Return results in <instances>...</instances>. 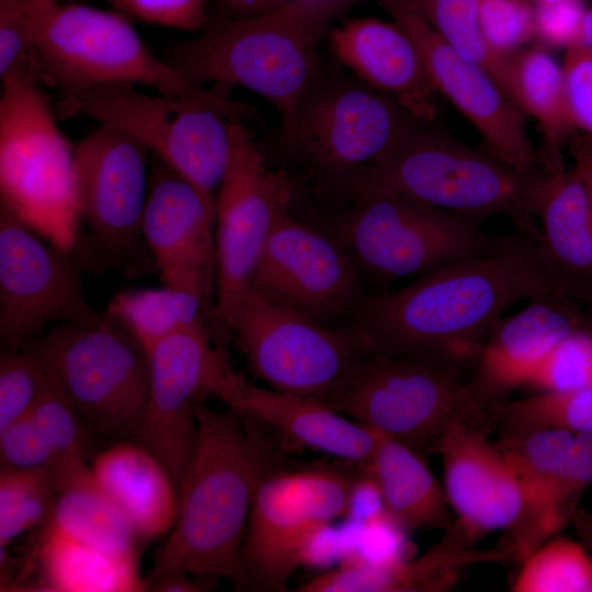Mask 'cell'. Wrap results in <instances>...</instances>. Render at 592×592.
Wrapping results in <instances>:
<instances>
[{
    "instance_id": "cell-40",
    "label": "cell",
    "mask_w": 592,
    "mask_h": 592,
    "mask_svg": "<svg viewBox=\"0 0 592 592\" xmlns=\"http://www.w3.org/2000/svg\"><path fill=\"white\" fill-rule=\"evenodd\" d=\"M592 385V331L565 335L548 352L525 386L537 394L568 392Z\"/></svg>"
},
{
    "instance_id": "cell-38",
    "label": "cell",
    "mask_w": 592,
    "mask_h": 592,
    "mask_svg": "<svg viewBox=\"0 0 592 592\" xmlns=\"http://www.w3.org/2000/svg\"><path fill=\"white\" fill-rule=\"evenodd\" d=\"M30 414L53 452L60 486L71 475L88 467L86 429L90 428L50 374L47 386Z\"/></svg>"
},
{
    "instance_id": "cell-5",
    "label": "cell",
    "mask_w": 592,
    "mask_h": 592,
    "mask_svg": "<svg viewBox=\"0 0 592 592\" xmlns=\"http://www.w3.org/2000/svg\"><path fill=\"white\" fill-rule=\"evenodd\" d=\"M34 62L1 79V205L69 249L79 218L75 151L39 87Z\"/></svg>"
},
{
    "instance_id": "cell-12",
    "label": "cell",
    "mask_w": 592,
    "mask_h": 592,
    "mask_svg": "<svg viewBox=\"0 0 592 592\" xmlns=\"http://www.w3.org/2000/svg\"><path fill=\"white\" fill-rule=\"evenodd\" d=\"M323 405L419 454L428 452L452 422L487 431L491 421L459 372L379 354H367L343 388Z\"/></svg>"
},
{
    "instance_id": "cell-47",
    "label": "cell",
    "mask_w": 592,
    "mask_h": 592,
    "mask_svg": "<svg viewBox=\"0 0 592 592\" xmlns=\"http://www.w3.org/2000/svg\"><path fill=\"white\" fill-rule=\"evenodd\" d=\"M585 9L581 1L533 4L534 39L545 48L576 46Z\"/></svg>"
},
{
    "instance_id": "cell-20",
    "label": "cell",
    "mask_w": 592,
    "mask_h": 592,
    "mask_svg": "<svg viewBox=\"0 0 592 592\" xmlns=\"http://www.w3.org/2000/svg\"><path fill=\"white\" fill-rule=\"evenodd\" d=\"M215 225L216 197L151 155L145 243L162 283L196 294L210 314L216 296Z\"/></svg>"
},
{
    "instance_id": "cell-32",
    "label": "cell",
    "mask_w": 592,
    "mask_h": 592,
    "mask_svg": "<svg viewBox=\"0 0 592 592\" xmlns=\"http://www.w3.org/2000/svg\"><path fill=\"white\" fill-rule=\"evenodd\" d=\"M45 524L105 551L137 557L140 539L96 485L89 466L61 483Z\"/></svg>"
},
{
    "instance_id": "cell-52",
    "label": "cell",
    "mask_w": 592,
    "mask_h": 592,
    "mask_svg": "<svg viewBox=\"0 0 592 592\" xmlns=\"http://www.w3.org/2000/svg\"><path fill=\"white\" fill-rule=\"evenodd\" d=\"M576 46L592 53V8L584 11Z\"/></svg>"
},
{
    "instance_id": "cell-51",
    "label": "cell",
    "mask_w": 592,
    "mask_h": 592,
    "mask_svg": "<svg viewBox=\"0 0 592 592\" xmlns=\"http://www.w3.org/2000/svg\"><path fill=\"white\" fill-rule=\"evenodd\" d=\"M569 524L572 525L580 542L592 555V513L579 505L571 513Z\"/></svg>"
},
{
    "instance_id": "cell-29",
    "label": "cell",
    "mask_w": 592,
    "mask_h": 592,
    "mask_svg": "<svg viewBox=\"0 0 592 592\" xmlns=\"http://www.w3.org/2000/svg\"><path fill=\"white\" fill-rule=\"evenodd\" d=\"M37 546L38 590L53 592H139L148 590L138 559L79 542L48 524Z\"/></svg>"
},
{
    "instance_id": "cell-34",
    "label": "cell",
    "mask_w": 592,
    "mask_h": 592,
    "mask_svg": "<svg viewBox=\"0 0 592 592\" xmlns=\"http://www.w3.org/2000/svg\"><path fill=\"white\" fill-rule=\"evenodd\" d=\"M60 488L54 468L0 470V547L44 525Z\"/></svg>"
},
{
    "instance_id": "cell-49",
    "label": "cell",
    "mask_w": 592,
    "mask_h": 592,
    "mask_svg": "<svg viewBox=\"0 0 592 592\" xmlns=\"http://www.w3.org/2000/svg\"><path fill=\"white\" fill-rule=\"evenodd\" d=\"M571 155L574 161L572 169L592 203V138H576L572 141Z\"/></svg>"
},
{
    "instance_id": "cell-26",
    "label": "cell",
    "mask_w": 592,
    "mask_h": 592,
    "mask_svg": "<svg viewBox=\"0 0 592 592\" xmlns=\"http://www.w3.org/2000/svg\"><path fill=\"white\" fill-rule=\"evenodd\" d=\"M90 470L140 542L170 532L178 513V487L152 453L134 441H117L93 458Z\"/></svg>"
},
{
    "instance_id": "cell-15",
    "label": "cell",
    "mask_w": 592,
    "mask_h": 592,
    "mask_svg": "<svg viewBox=\"0 0 592 592\" xmlns=\"http://www.w3.org/2000/svg\"><path fill=\"white\" fill-rule=\"evenodd\" d=\"M289 203L287 173L272 170L241 117H230L228 161L216 194V296L210 317L218 333H230L273 221Z\"/></svg>"
},
{
    "instance_id": "cell-30",
    "label": "cell",
    "mask_w": 592,
    "mask_h": 592,
    "mask_svg": "<svg viewBox=\"0 0 592 592\" xmlns=\"http://www.w3.org/2000/svg\"><path fill=\"white\" fill-rule=\"evenodd\" d=\"M509 96L539 124L542 170L547 174L565 170L562 148L574 128L566 105L562 66L547 48L524 47L511 56Z\"/></svg>"
},
{
    "instance_id": "cell-7",
    "label": "cell",
    "mask_w": 592,
    "mask_h": 592,
    "mask_svg": "<svg viewBox=\"0 0 592 592\" xmlns=\"http://www.w3.org/2000/svg\"><path fill=\"white\" fill-rule=\"evenodd\" d=\"M32 22L38 78L62 95L112 84H144L169 95L207 91L156 56L115 10L33 0Z\"/></svg>"
},
{
    "instance_id": "cell-11",
    "label": "cell",
    "mask_w": 592,
    "mask_h": 592,
    "mask_svg": "<svg viewBox=\"0 0 592 592\" xmlns=\"http://www.w3.org/2000/svg\"><path fill=\"white\" fill-rule=\"evenodd\" d=\"M230 334L272 389L326 403L368 354L356 332L326 325L249 284Z\"/></svg>"
},
{
    "instance_id": "cell-19",
    "label": "cell",
    "mask_w": 592,
    "mask_h": 592,
    "mask_svg": "<svg viewBox=\"0 0 592 592\" xmlns=\"http://www.w3.org/2000/svg\"><path fill=\"white\" fill-rule=\"evenodd\" d=\"M412 39L436 92L447 98L482 135L489 151L514 167L539 169L524 113L491 75L451 46L412 0H378Z\"/></svg>"
},
{
    "instance_id": "cell-42",
    "label": "cell",
    "mask_w": 592,
    "mask_h": 592,
    "mask_svg": "<svg viewBox=\"0 0 592 592\" xmlns=\"http://www.w3.org/2000/svg\"><path fill=\"white\" fill-rule=\"evenodd\" d=\"M592 485V434H574L567 458L557 477L550 502L554 535L565 528L571 513Z\"/></svg>"
},
{
    "instance_id": "cell-24",
    "label": "cell",
    "mask_w": 592,
    "mask_h": 592,
    "mask_svg": "<svg viewBox=\"0 0 592 592\" xmlns=\"http://www.w3.org/2000/svg\"><path fill=\"white\" fill-rule=\"evenodd\" d=\"M326 38L331 54L354 77L392 96L419 119L434 121L436 91L418 48L398 24L353 18L332 26Z\"/></svg>"
},
{
    "instance_id": "cell-25",
    "label": "cell",
    "mask_w": 592,
    "mask_h": 592,
    "mask_svg": "<svg viewBox=\"0 0 592 592\" xmlns=\"http://www.w3.org/2000/svg\"><path fill=\"white\" fill-rule=\"evenodd\" d=\"M218 398L241 417L271 428L306 448L366 464L376 446L375 431L310 398L250 384L235 371Z\"/></svg>"
},
{
    "instance_id": "cell-17",
    "label": "cell",
    "mask_w": 592,
    "mask_h": 592,
    "mask_svg": "<svg viewBox=\"0 0 592 592\" xmlns=\"http://www.w3.org/2000/svg\"><path fill=\"white\" fill-rule=\"evenodd\" d=\"M277 213L250 285L326 325L346 321L366 298L362 271L331 234Z\"/></svg>"
},
{
    "instance_id": "cell-18",
    "label": "cell",
    "mask_w": 592,
    "mask_h": 592,
    "mask_svg": "<svg viewBox=\"0 0 592 592\" xmlns=\"http://www.w3.org/2000/svg\"><path fill=\"white\" fill-rule=\"evenodd\" d=\"M209 334L206 325L183 329L149 351L148 402L132 441L164 465L178 488L196 442L195 406L203 395L217 396L232 371Z\"/></svg>"
},
{
    "instance_id": "cell-6",
    "label": "cell",
    "mask_w": 592,
    "mask_h": 592,
    "mask_svg": "<svg viewBox=\"0 0 592 592\" xmlns=\"http://www.w3.org/2000/svg\"><path fill=\"white\" fill-rule=\"evenodd\" d=\"M227 87L198 95L148 94L132 84L103 86L64 95L60 116H84L118 127L172 169L215 196L229 155V121L249 110L229 100Z\"/></svg>"
},
{
    "instance_id": "cell-14",
    "label": "cell",
    "mask_w": 592,
    "mask_h": 592,
    "mask_svg": "<svg viewBox=\"0 0 592 592\" xmlns=\"http://www.w3.org/2000/svg\"><path fill=\"white\" fill-rule=\"evenodd\" d=\"M150 159L145 144L106 124H99L76 147L78 212L89 229L80 252L86 265L137 276L155 264L143 237Z\"/></svg>"
},
{
    "instance_id": "cell-45",
    "label": "cell",
    "mask_w": 592,
    "mask_h": 592,
    "mask_svg": "<svg viewBox=\"0 0 592 592\" xmlns=\"http://www.w3.org/2000/svg\"><path fill=\"white\" fill-rule=\"evenodd\" d=\"M1 468H54L55 457L31 414L0 430Z\"/></svg>"
},
{
    "instance_id": "cell-10",
    "label": "cell",
    "mask_w": 592,
    "mask_h": 592,
    "mask_svg": "<svg viewBox=\"0 0 592 592\" xmlns=\"http://www.w3.org/2000/svg\"><path fill=\"white\" fill-rule=\"evenodd\" d=\"M327 229L363 273L382 281L422 275L445 264L498 252L516 236L482 232L468 219L402 196L356 197Z\"/></svg>"
},
{
    "instance_id": "cell-36",
    "label": "cell",
    "mask_w": 592,
    "mask_h": 592,
    "mask_svg": "<svg viewBox=\"0 0 592 592\" xmlns=\"http://www.w3.org/2000/svg\"><path fill=\"white\" fill-rule=\"evenodd\" d=\"M521 562L514 592H592V555L581 542L551 537Z\"/></svg>"
},
{
    "instance_id": "cell-22",
    "label": "cell",
    "mask_w": 592,
    "mask_h": 592,
    "mask_svg": "<svg viewBox=\"0 0 592 592\" xmlns=\"http://www.w3.org/2000/svg\"><path fill=\"white\" fill-rule=\"evenodd\" d=\"M483 429L452 422L428 452L441 456L444 491L456 522L476 543L489 532L511 531L523 510L517 479Z\"/></svg>"
},
{
    "instance_id": "cell-23",
    "label": "cell",
    "mask_w": 592,
    "mask_h": 592,
    "mask_svg": "<svg viewBox=\"0 0 592 592\" xmlns=\"http://www.w3.org/2000/svg\"><path fill=\"white\" fill-rule=\"evenodd\" d=\"M455 521L442 539L418 558H369L353 555L341 565L311 578L300 592H444L451 590L471 565L516 560L509 538L486 549L475 547Z\"/></svg>"
},
{
    "instance_id": "cell-43",
    "label": "cell",
    "mask_w": 592,
    "mask_h": 592,
    "mask_svg": "<svg viewBox=\"0 0 592 592\" xmlns=\"http://www.w3.org/2000/svg\"><path fill=\"white\" fill-rule=\"evenodd\" d=\"M33 0H0V78L34 60Z\"/></svg>"
},
{
    "instance_id": "cell-35",
    "label": "cell",
    "mask_w": 592,
    "mask_h": 592,
    "mask_svg": "<svg viewBox=\"0 0 592 592\" xmlns=\"http://www.w3.org/2000/svg\"><path fill=\"white\" fill-rule=\"evenodd\" d=\"M412 1L451 46L487 70L509 95L511 56L497 55L486 43L479 23V0Z\"/></svg>"
},
{
    "instance_id": "cell-54",
    "label": "cell",
    "mask_w": 592,
    "mask_h": 592,
    "mask_svg": "<svg viewBox=\"0 0 592 592\" xmlns=\"http://www.w3.org/2000/svg\"><path fill=\"white\" fill-rule=\"evenodd\" d=\"M590 308H591V312H592V306Z\"/></svg>"
},
{
    "instance_id": "cell-41",
    "label": "cell",
    "mask_w": 592,
    "mask_h": 592,
    "mask_svg": "<svg viewBox=\"0 0 592 592\" xmlns=\"http://www.w3.org/2000/svg\"><path fill=\"white\" fill-rule=\"evenodd\" d=\"M479 23L488 46L502 57L534 38L533 4L527 0H479Z\"/></svg>"
},
{
    "instance_id": "cell-9",
    "label": "cell",
    "mask_w": 592,
    "mask_h": 592,
    "mask_svg": "<svg viewBox=\"0 0 592 592\" xmlns=\"http://www.w3.org/2000/svg\"><path fill=\"white\" fill-rule=\"evenodd\" d=\"M32 342L90 430L116 441L135 437L148 402L150 358L126 327L103 311L88 325L57 323Z\"/></svg>"
},
{
    "instance_id": "cell-16",
    "label": "cell",
    "mask_w": 592,
    "mask_h": 592,
    "mask_svg": "<svg viewBox=\"0 0 592 592\" xmlns=\"http://www.w3.org/2000/svg\"><path fill=\"white\" fill-rule=\"evenodd\" d=\"M84 260L41 241L22 219L0 206V341L15 351L48 323L88 325L101 316L87 300Z\"/></svg>"
},
{
    "instance_id": "cell-50",
    "label": "cell",
    "mask_w": 592,
    "mask_h": 592,
    "mask_svg": "<svg viewBox=\"0 0 592 592\" xmlns=\"http://www.w3.org/2000/svg\"><path fill=\"white\" fill-rule=\"evenodd\" d=\"M192 576L186 573H172L159 578L149 584L148 590L158 592H197L202 587L196 583Z\"/></svg>"
},
{
    "instance_id": "cell-53",
    "label": "cell",
    "mask_w": 592,
    "mask_h": 592,
    "mask_svg": "<svg viewBox=\"0 0 592 592\" xmlns=\"http://www.w3.org/2000/svg\"><path fill=\"white\" fill-rule=\"evenodd\" d=\"M532 4H538V3H547V2H559V1H581L584 2V0H527Z\"/></svg>"
},
{
    "instance_id": "cell-1",
    "label": "cell",
    "mask_w": 592,
    "mask_h": 592,
    "mask_svg": "<svg viewBox=\"0 0 592 592\" xmlns=\"http://www.w3.org/2000/svg\"><path fill=\"white\" fill-rule=\"evenodd\" d=\"M563 293L592 306V285L565 273L542 240L517 234L506 248L445 264L407 286L367 297L344 326L368 354L460 372L475 365L504 311L522 299Z\"/></svg>"
},
{
    "instance_id": "cell-4",
    "label": "cell",
    "mask_w": 592,
    "mask_h": 592,
    "mask_svg": "<svg viewBox=\"0 0 592 592\" xmlns=\"http://www.w3.org/2000/svg\"><path fill=\"white\" fill-rule=\"evenodd\" d=\"M431 124L331 193L348 202L376 193L402 195L475 225L504 216L517 234L542 240L536 205L547 173L519 169L488 149L460 144Z\"/></svg>"
},
{
    "instance_id": "cell-28",
    "label": "cell",
    "mask_w": 592,
    "mask_h": 592,
    "mask_svg": "<svg viewBox=\"0 0 592 592\" xmlns=\"http://www.w3.org/2000/svg\"><path fill=\"white\" fill-rule=\"evenodd\" d=\"M374 431L375 449L369 460L360 468L375 486L386 517L406 531L447 527L448 501L445 491L419 453Z\"/></svg>"
},
{
    "instance_id": "cell-2",
    "label": "cell",
    "mask_w": 592,
    "mask_h": 592,
    "mask_svg": "<svg viewBox=\"0 0 592 592\" xmlns=\"http://www.w3.org/2000/svg\"><path fill=\"white\" fill-rule=\"evenodd\" d=\"M196 442L178 488V513L146 579L172 573L238 583L240 557L259 478L262 445L248 421L228 408L195 406Z\"/></svg>"
},
{
    "instance_id": "cell-39",
    "label": "cell",
    "mask_w": 592,
    "mask_h": 592,
    "mask_svg": "<svg viewBox=\"0 0 592 592\" xmlns=\"http://www.w3.org/2000/svg\"><path fill=\"white\" fill-rule=\"evenodd\" d=\"M49 380L46 363L31 341L0 358V430L29 415Z\"/></svg>"
},
{
    "instance_id": "cell-31",
    "label": "cell",
    "mask_w": 592,
    "mask_h": 592,
    "mask_svg": "<svg viewBox=\"0 0 592 592\" xmlns=\"http://www.w3.org/2000/svg\"><path fill=\"white\" fill-rule=\"evenodd\" d=\"M536 218L542 242L555 263L592 285V203L573 169L546 174Z\"/></svg>"
},
{
    "instance_id": "cell-8",
    "label": "cell",
    "mask_w": 592,
    "mask_h": 592,
    "mask_svg": "<svg viewBox=\"0 0 592 592\" xmlns=\"http://www.w3.org/2000/svg\"><path fill=\"white\" fill-rule=\"evenodd\" d=\"M392 96L356 77L323 67L304 96L287 147L331 193L383 161L424 125Z\"/></svg>"
},
{
    "instance_id": "cell-3",
    "label": "cell",
    "mask_w": 592,
    "mask_h": 592,
    "mask_svg": "<svg viewBox=\"0 0 592 592\" xmlns=\"http://www.w3.org/2000/svg\"><path fill=\"white\" fill-rule=\"evenodd\" d=\"M344 0H287L265 14L209 19L201 33L168 48L166 61L203 86H240L277 111L288 145L299 105L322 64L319 45Z\"/></svg>"
},
{
    "instance_id": "cell-48",
    "label": "cell",
    "mask_w": 592,
    "mask_h": 592,
    "mask_svg": "<svg viewBox=\"0 0 592 592\" xmlns=\"http://www.w3.org/2000/svg\"><path fill=\"white\" fill-rule=\"evenodd\" d=\"M220 15L232 20L255 18L275 10L287 0H216Z\"/></svg>"
},
{
    "instance_id": "cell-21",
    "label": "cell",
    "mask_w": 592,
    "mask_h": 592,
    "mask_svg": "<svg viewBox=\"0 0 592 592\" xmlns=\"http://www.w3.org/2000/svg\"><path fill=\"white\" fill-rule=\"evenodd\" d=\"M563 293H546L528 299V305L502 317L489 332L475 372L467 383L476 402L490 412L506 401L565 335L592 331V312Z\"/></svg>"
},
{
    "instance_id": "cell-33",
    "label": "cell",
    "mask_w": 592,
    "mask_h": 592,
    "mask_svg": "<svg viewBox=\"0 0 592 592\" xmlns=\"http://www.w3.org/2000/svg\"><path fill=\"white\" fill-rule=\"evenodd\" d=\"M104 312L118 320L149 352L162 339L206 325L209 309L194 293L163 284L117 293Z\"/></svg>"
},
{
    "instance_id": "cell-13",
    "label": "cell",
    "mask_w": 592,
    "mask_h": 592,
    "mask_svg": "<svg viewBox=\"0 0 592 592\" xmlns=\"http://www.w3.org/2000/svg\"><path fill=\"white\" fill-rule=\"evenodd\" d=\"M356 481L332 469H269L259 478L240 557L238 585L284 591L328 525L345 515Z\"/></svg>"
},
{
    "instance_id": "cell-44",
    "label": "cell",
    "mask_w": 592,
    "mask_h": 592,
    "mask_svg": "<svg viewBox=\"0 0 592 592\" xmlns=\"http://www.w3.org/2000/svg\"><path fill=\"white\" fill-rule=\"evenodd\" d=\"M127 19L182 31L202 30L209 18L205 0H109Z\"/></svg>"
},
{
    "instance_id": "cell-27",
    "label": "cell",
    "mask_w": 592,
    "mask_h": 592,
    "mask_svg": "<svg viewBox=\"0 0 592 592\" xmlns=\"http://www.w3.org/2000/svg\"><path fill=\"white\" fill-rule=\"evenodd\" d=\"M574 434L559 429L504 432L497 445L514 473L523 497V510L509 532L516 561L554 537L550 502L559 471L567 458Z\"/></svg>"
},
{
    "instance_id": "cell-37",
    "label": "cell",
    "mask_w": 592,
    "mask_h": 592,
    "mask_svg": "<svg viewBox=\"0 0 592 592\" xmlns=\"http://www.w3.org/2000/svg\"><path fill=\"white\" fill-rule=\"evenodd\" d=\"M490 413L505 432L559 429L592 434V385L568 392L536 394L505 401Z\"/></svg>"
},
{
    "instance_id": "cell-46",
    "label": "cell",
    "mask_w": 592,
    "mask_h": 592,
    "mask_svg": "<svg viewBox=\"0 0 592 592\" xmlns=\"http://www.w3.org/2000/svg\"><path fill=\"white\" fill-rule=\"evenodd\" d=\"M562 72L571 124L592 137V53L579 46L566 49Z\"/></svg>"
}]
</instances>
